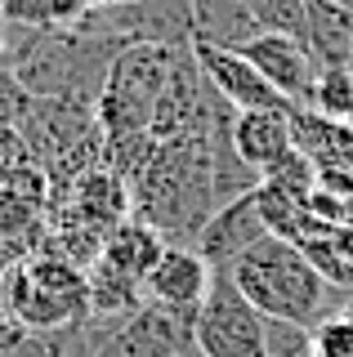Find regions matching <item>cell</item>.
Here are the masks:
<instances>
[{
    "label": "cell",
    "instance_id": "obj_1",
    "mask_svg": "<svg viewBox=\"0 0 353 357\" xmlns=\"http://www.w3.org/2000/svg\"><path fill=\"white\" fill-rule=\"evenodd\" d=\"M228 273L264 317L295 321V326L317 331L322 321L349 312L353 304V290H340L336 282H326L322 268L304 255V245L291 237H278V232L255 241Z\"/></svg>",
    "mask_w": 353,
    "mask_h": 357
},
{
    "label": "cell",
    "instance_id": "obj_2",
    "mask_svg": "<svg viewBox=\"0 0 353 357\" xmlns=\"http://www.w3.org/2000/svg\"><path fill=\"white\" fill-rule=\"evenodd\" d=\"M174 63H179V50H170V45H126L117 54V63L107 67L103 94L94 103L103 143L152 134V112L170 85Z\"/></svg>",
    "mask_w": 353,
    "mask_h": 357
},
{
    "label": "cell",
    "instance_id": "obj_3",
    "mask_svg": "<svg viewBox=\"0 0 353 357\" xmlns=\"http://www.w3.org/2000/svg\"><path fill=\"white\" fill-rule=\"evenodd\" d=\"M193 344L206 357H264V312L241 295L224 268L215 273L206 304L197 308Z\"/></svg>",
    "mask_w": 353,
    "mask_h": 357
},
{
    "label": "cell",
    "instance_id": "obj_4",
    "mask_svg": "<svg viewBox=\"0 0 353 357\" xmlns=\"http://www.w3.org/2000/svg\"><path fill=\"white\" fill-rule=\"evenodd\" d=\"M193 59L233 112H291V103L264 81V72L241 50H215V45L193 40Z\"/></svg>",
    "mask_w": 353,
    "mask_h": 357
},
{
    "label": "cell",
    "instance_id": "obj_5",
    "mask_svg": "<svg viewBox=\"0 0 353 357\" xmlns=\"http://www.w3.org/2000/svg\"><path fill=\"white\" fill-rule=\"evenodd\" d=\"M269 237V223H264V210H260V197L255 192H246V197H237V201H228V206H219L211 219L202 223V232H197V255H202L206 264L215 268H233L241 255L250 250L255 241Z\"/></svg>",
    "mask_w": 353,
    "mask_h": 357
},
{
    "label": "cell",
    "instance_id": "obj_6",
    "mask_svg": "<svg viewBox=\"0 0 353 357\" xmlns=\"http://www.w3.org/2000/svg\"><path fill=\"white\" fill-rule=\"evenodd\" d=\"M215 282V268L197 255V245H165V255L157 259V268L148 273V299L170 312H183V317L197 321V308L206 304Z\"/></svg>",
    "mask_w": 353,
    "mask_h": 357
},
{
    "label": "cell",
    "instance_id": "obj_7",
    "mask_svg": "<svg viewBox=\"0 0 353 357\" xmlns=\"http://www.w3.org/2000/svg\"><path fill=\"white\" fill-rule=\"evenodd\" d=\"M241 54L260 67L264 81L278 89L291 107H308V98H313V81H317V59L308 54L304 40L264 31V36H255Z\"/></svg>",
    "mask_w": 353,
    "mask_h": 357
},
{
    "label": "cell",
    "instance_id": "obj_8",
    "mask_svg": "<svg viewBox=\"0 0 353 357\" xmlns=\"http://www.w3.org/2000/svg\"><path fill=\"white\" fill-rule=\"evenodd\" d=\"M130 215H135V201H130L126 178L112 174L107 165L81 174L68 192V215H59V223H81V228L107 237L112 228H121Z\"/></svg>",
    "mask_w": 353,
    "mask_h": 357
},
{
    "label": "cell",
    "instance_id": "obj_9",
    "mask_svg": "<svg viewBox=\"0 0 353 357\" xmlns=\"http://www.w3.org/2000/svg\"><path fill=\"white\" fill-rule=\"evenodd\" d=\"M233 143H237V156H241V161H246L250 170L264 178L278 161H286V156L295 152L291 112H237Z\"/></svg>",
    "mask_w": 353,
    "mask_h": 357
},
{
    "label": "cell",
    "instance_id": "obj_10",
    "mask_svg": "<svg viewBox=\"0 0 353 357\" xmlns=\"http://www.w3.org/2000/svg\"><path fill=\"white\" fill-rule=\"evenodd\" d=\"M193 9V40L215 50H246L264 27L255 22L246 0H188Z\"/></svg>",
    "mask_w": 353,
    "mask_h": 357
},
{
    "label": "cell",
    "instance_id": "obj_11",
    "mask_svg": "<svg viewBox=\"0 0 353 357\" xmlns=\"http://www.w3.org/2000/svg\"><path fill=\"white\" fill-rule=\"evenodd\" d=\"M304 45L317 67H349L353 9L340 0H304Z\"/></svg>",
    "mask_w": 353,
    "mask_h": 357
},
{
    "label": "cell",
    "instance_id": "obj_12",
    "mask_svg": "<svg viewBox=\"0 0 353 357\" xmlns=\"http://www.w3.org/2000/svg\"><path fill=\"white\" fill-rule=\"evenodd\" d=\"M165 241L152 223H143V219H126L121 228L107 232V241H103V255L98 259L103 264H112L117 273H126V277H135V282H148V273L157 268V259L165 255Z\"/></svg>",
    "mask_w": 353,
    "mask_h": 357
},
{
    "label": "cell",
    "instance_id": "obj_13",
    "mask_svg": "<svg viewBox=\"0 0 353 357\" xmlns=\"http://www.w3.org/2000/svg\"><path fill=\"white\" fill-rule=\"evenodd\" d=\"M308 107L331 116V121H349L353 116V76H349V67H317Z\"/></svg>",
    "mask_w": 353,
    "mask_h": 357
},
{
    "label": "cell",
    "instance_id": "obj_14",
    "mask_svg": "<svg viewBox=\"0 0 353 357\" xmlns=\"http://www.w3.org/2000/svg\"><path fill=\"white\" fill-rule=\"evenodd\" d=\"M0 237L5 241H40V206L0 183Z\"/></svg>",
    "mask_w": 353,
    "mask_h": 357
},
{
    "label": "cell",
    "instance_id": "obj_15",
    "mask_svg": "<svg viewBox=\"0 0 353 357\" xmlns=\"http://www.w3.org/2000/svg\"><path fill=\"white\" fill-rule=\"evenodd\" d=\"M264 357H317V335L313 326L264 317Z\"/></svg>",
    "mask_w": 353,
    "mask_h": 357
},
{
    "label": "cell",
    "instance_id": "obj_16",
    "mask_svg": "<svg viewBox=\"0 0 353 357\" xmlns=\"http://www.w3.org/2000/svg\"><path fill=\"white\" fill-rule=\"evenodd\" d=\"M264 31L304 40V0H246Z\"/></svg>",
    "mask_w": 353,
    "mask_h": 357
},
{
    "label": "cell",
    "instance_id": "obj_17",
    "mask_svg": "<svg viewBox=\"0 0 353 357\" xmlns=\"http://www.w3.org/2000/svg\"><path fill=\"white\" fill-rule=\"evenodd\" d=\"M313 335H317V357H353V317L349 312L322 321Z\"/></svg>",
    "mask_w": 353,
    "mask_h": 357
},
{
    "label": "cell",
    "instance_id": "obj_18",
    "mask_svg": "<svg viewBox=\"0 0 353 357\" xmlns=\"http://www.w3.org/2000/svg\"><path fill=\"white\" fill-rule=\"evenodd\" d=\"M23 335H27L23 321H14L9 312H0V353H5V349H14V344L23 340Z\"/></svg>",
    "mask_w": 353,
    "mask_h": 357
},
{
    "label": "cell",
    "instance_id": "obj_19",
    "mask_svg": "<svg viewBox=\"0 0 353 357\" xmlns=\"http://www.w3.org/2000/svg\"><path fill=\"white\" fill-rule=\"evenodd\" d=\"M9 40H14V27H9V18L0 14V63H5V54H9Z\"/></svg>",
    "mask_w": 353,
    "mask_h": 357
},
{
    "label": "cell",
    "instance_id": "obj_20",
    "mask_svg": "<svg viewBox=\"0 0 353 357\" xmlns=\"http://www.w3.org/2000/svg\"><path fill=\"white\" fill-rule=\"evenodd\" d=\"M126 5H139V0H90V9H126Z\"/></svg>",
    "mask_w": 353,
    "mask_h": 357
},
{
    "label": "cell",
    "instance_id": "obj_21",
    "mask_svg": "<svg viewBox=\"0 0 353 357\" xmlns=\"http://www.w3.org/2000/svg\"><path fill=\"white\" fill-rule=\"evenodd\" d=\"M179 357H206V353H202V349H197V344H188V349H183Z\"/></svg>",
    "mask_w": 353,
    "mask_h": 357
},
{
    "label": "cell",
    "instance_id": "obj_22",
    "mask_svg": "<svg viewBox=\"0 0 353 357\" xmlns=\"http://www.w3.org/2000/svg\"><path fill=\"white\" fill-rule=\"evenodd\" d=\"M349 76H353V54H349Z\"/></svg>",
    "mask_w": 353,
    "mask_h": 357
},
{
    "label": "cell",
    "instance_id": "obj_23",
    "mask_svg": "<svg viewBox=\"0 0 353 357\" xmlns=\"http://www.w3.org/2000/svg\"><path fill=\"white\" fill-rule=\"evenodd\" d=\"M340 5H349V9H353V0H340Z\"/></svg>",
    "mask_w": 353,
    "mask_h": 357
},
{
    "label": "cell",
    "instance_id": "obj_24",
    "mask_svg": "<svg viewBox=\"0 0 353 357\" xmlns=\"http://www.w3.org/2000/svg\"><path fill=\"white\" fill-rule=\"evenodd\" d=\"M349 317H353V304H349Z\"/></svg>",
    "mask_w": 353,
    "mask_h": 357
}]
</instances>
